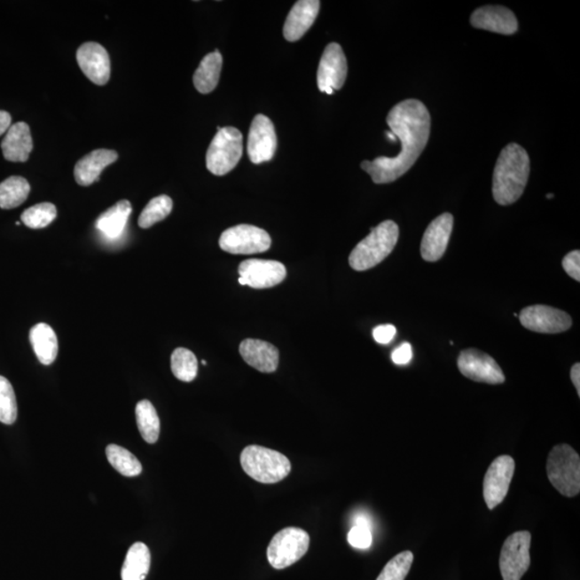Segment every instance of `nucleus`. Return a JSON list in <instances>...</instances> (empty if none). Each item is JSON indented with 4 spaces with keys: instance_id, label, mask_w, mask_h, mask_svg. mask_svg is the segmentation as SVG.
I'll use <instances>...</instances> for the list:
<instances>
[{
    "instance_id": "41",
    "label": "nucleus",
    "mask_w": 580,
    "mask_h": 580,
    "mask_svg": "<svg viewBox=\"0 0 580 580\" xmlns=\"http://www.w3.org/2000/svg\"><path fill=\"white\" fill-rule=\"evenodd\" d=\"M354 522H355V526L365 527L369 529L371 526V521L369 517L363 515V513H360V515L356 516Z\"/></svg>"
},
{
    "instance_id": "42",
    "label": "nucleus",
    "mask_w": 580,
    "mask_h": 580,
    "mask_svg": "<svg viewBox=\"0 0 580 580\" xmlns=\"http://www.w3.org/2000/svg\"><path fill=\"white\" fill-rule=\"evenodd\" d=\"M386 137H387V138H389L391 141L396 140L395 135L391 131H387L386 132Z\"/></svg>"
},
{
    "instance_id": "16",
    "label": "nucleus",
    "mask_w": 580,
    "mask_h": 580,
    "mask_svg": "<svg viewBox=\"0 0 580 580\" xmlns=\"http://www.w3.org/2000/svg\"><path fill=\"white\" fill-rule=\"evenodd\" d=\"M76 60L83 74L91 82L97 85H106L109 82L111 74L110 56L103 45L96 43H86L76 51Z\"/></svg>"
},
{
    "instance_id": "26",
    "label": "nucleus",
    "mask_w": 580,
    "mask_h": 580,
    "mask_svg": "<svg viewBox=\"0 0 580 580\" xmlns=\"http://www.w3.org/2000/svg\"><path fill=\"white\" fill-rule=\"evenodd\" d=\"M151 568V553L144 543L129 548L121 568V580H145Z\"/></svg>"
},
{
    "instance_id": "34",
    "label": "nucleus",
    "mask_w": 580,
    "mask_h": 580,
    "mask_svg": "<svg viewBox=\"0 0 580 580\" xmlns=\"http://www.w3.org/2000/svg\"><path fill=\"white\" fill-rule=\"evenodd\" d=\"M414 561V554L406 551L396 554L386 564L376 580H404Z\"/></svg>"
},
{
    "instance_id": "43",
    "label": "nucleus",
    "mask_w": 580,
    "mask_h": 580,
    "mask_svg": "<svg viewBox=\"0 0 580 580\" xmlns=\"http://www.w3.org/2000/svg\"><path fill=\"white\" fill-rule=\"evenodd\" d=\"M239 284L243 285L244 286V285H247L246 279L243 278H239Z\"/></svg>"
},
{
    "instance_id": "8",
    "label": "nucleus",
    "mask_w": 580,
    "mask_h": 580,
    "mask_svg": "<svg viewBox=\"0 0 580 580\" xmlns=\"http://www.w3.org/2000/svg\"><path fill=\"white\" fill-rule=\"evenodd\" d=\"M271 238L263 229L252 225H238L222 233L220 247L232 255H252L267 252Z\"/></svg>"
},
{
    "instance_id": "30",
    "label": "nucleus",
    "mask_w": 580,
    "mask_h": 580,
    "mask_svg": "<svg viewBox=\"0 0 580 580\" xmlns=\"http://www.w3.org/2000/svg\"><path fill=\"white\" fill-rule=\"evenodd\" d=\"M171 370L177 380L190 383L198 373L196 356L190 349H176L171 356Z\"/></svg>"
},
{
    "instance_id": "44",
    "label": "nucleus",
    "mask_w": 580,
    "mask_h": 580,
    "mask_svg": "<svg viewBox=\"0 0 580 580\" xmlns=\"http://www.w3.org/2000/svg\"><path fill=\"white\" fill-rule=\"evenodd\" d=\"M547 198L548 200H552V198H553V193H548Z\"/></svg>"
},
{
    "instance_id": "3",
    "label": "nucleus",
    "mask_w": 580,
    "mask_h": 580,
    "mask_svg": "<svg viewBox=\"0 0 580 580\" xmlns=\"http://www.w3.org/2000/svg\"><path fill=\"white\" fill-rule=\"evenodd\" d=\"M398 239L399 227L395 222L380 223L350 253L349 266L359 272L378 266L394 251Z\"/></svg>"
},
{
    "instance_id": "38",
    "label": "nucleus",
    "mask_w": 580,
    "mask_h": 580,
    "mask_svg": "<svg viewBox=\"0 0 580 580\" xmlns=\"http://www.w3.org/2000/svg\"><path fill=\"white\" fill-rule=\"evenodd\" d=\"M411 358H413V349L410 343H404L396 348L393 355H391V359L394 363L398 365H405L411 363Z\"/></svg>"
},
{
    "instance_id": "40",
    "label": "nucleus",
    "mask_w": 580,
    "mask_h": 580,
    "mask_svg": "<svg viewBox=\"0 0 580 580\" xmlns=\"http://www.w3.org/2000/svg\"><path fill=\"white\" fill-rule=\"evenodd\" d=\"M571 380L577 390L578 396H580V364H575L571 370Z\"/></svg>"
},
{
    "instance_id": "32",
    "label": "nucleus",
    "mask_w": 580,
    "mask_h": 580,
    "mask_svg": "<svg viewBox=\"0 0 580 580\" xmlns=\"http://www.w3.org/2000/svg\"><path fill=\"white\" fill-rule=\"evenodd\" d=\"M56 216H58V210L53 203L43 202L25 210L21 220L28 228L43 229L48 227Z\"/></svg>"
},
{
    "instance_id": "7",
    "label": "nucleus",
    "mask_w": 580,
    "mask_h": 580,
    "mask_svg": "<svg viewBox=\"0 0 580 580\" xmlns=\"http://www.w3.org/2000/svg\"><path fill=\"white\" fill-rule=\"evenodd\" d=\"M310 546L308 532L299 528H286L278 532L268 547L269 563L277 569L286 568L299 561Z\"/></svg>"
},
{
    "instance_id": "11",
    "label": "nucleus",
    "mask_w": 580,
    "mask_h": 580,
    "mask_svg": "<svg viewBox=\"0 0 580 580\" xmlns=\"http://www.w3.org/2000/svg\"><path fill=\"white\" fill-rule=\"evenodd\" d=\"M519 319L523 327L533 333L556 334L572 327V318L561 310L548 305H531L522 310Z\"/></svg>"
},
{
    "instance_id": "35",
    "label": "nucleus",
    "mask_w": 580,
    "mask_h": 580,
    "mask_svg": "<svg viewBox=\"0 0 580 580\" xmlns=\"http://www.w3.org/2000/svg\"><path fill=\"white\" fill-rule=\"evenodd\" d=\"M348 538L354 548L368 549L372 545V533L369 528L354 526L350 529Z\"/></svg>"
},
{
    "instance_id": "12",
    "label": "nucleus",
    "mask_w": 580,
    "mask_h": 580,
    "mask_svg": "<svg viewBox=\"0 0 580 580\" xmlns=\"http://www.w3.org/2000/svg\"><path fill=\"white\" fill-rule=\"evenodd\" d=\"M458 368L466 378L480 383H505L506 375L491 356L476 349L463 350L458 357Z\"/></svg>"
},
{
    "instance_id": "4",
    "label": "nucleus",
    "mask_w": 580,
    "mask_h": 580,
    "mask_svg": "<svg viewBox=\"0 0 580 580\" xmlns=\"http://www.w3.org/2000/svg\"><path fill=\"white\" fill-rule=\"evenodd\" d=\"M240 460L244 472L258 482H281L292 471V463L286 456L259 445L246 447Z\"/></svg>"
},
{
    "instance_id": "28",
    "label": "nucleus",
    "mask_w": 580,
    "mask_h": 580,
    "mask_svg": "<svg viewBox=\"0 0 580 580\" xmlns=\"http://www.w3.org/2000/svg\"><path fill=\"white\" fill-rule=\"evenodd\" d=\"M30 185L22 176H10L0 183V208L4 210L18 208L27 201Z\"/></svg>"
},
{
    "instance_id": "1",
    "label": "nucleus",
    "mask_w": 580,
    "mask_h": 580,
    "mask_svg": "<svg viewBox=\"0 0 580 580\" xmlns=\"http://www.w3.org/2000/svg\"><path fill=\"white\" fill-rule=\"evenodd\" d=\"M386 121L400 140L402 149L395 157L381 156L361 162V169L368 172L376 184L394 182L408 172L419 159L430 137V114L419 100L402 101L390 110Z\"/></svg>"
},
{
    "instance_id": "25",
    "label": "nucleus",
    "mask_w": 580,
    "mask_h": 580,
    "mask_svg": "<svg viewBox=\"0 0 580 580\" xmlns=\"http://www.w3.org/2000/svg\"><path fill=\"white\" fill-rule=\"evenodd\" d=\"M131 211L130 202L121 200L97 218L96 228L109 239L119 238L124 231Z\"/></svg>"
},
{
    "instance_id": "24",
    "label": "nucleus",
    "mask_w": 580,
    "mask_h": 580,
    "mask_svg": "<svg viewBox=\"0 0 580 580\" xmlns=\"http://www.w3.org/2000/svg\"><path fill=\"white\" fill-rule=\"evenodd\" d=\"M223 67V56L216 50L201 60L200 67L193 74V85L200 93L210 94L216 89Z\"/></svg>"
},
{
    "instance_id": "21",
    "label": "nucleus",
    "mask_w": 580,
    "mask_h": 580,
    "mask_svg": "<svg viewBox=\"0 0 580 580\" xmlns=\"http://www.w3.org/2000/svg\"><path fill=\"white\" fill-rule=\"evenodd\" d=\"M119 155L114 150H95L81 159L74 167V177L81 186H90L99 180L101 172L118 161Z\"/></svg>"
},
{
    "instance_id": "18",
    "label": "nucleus",
    "mask_w": 580,
    "mask_h": 580,
    "mask_svg": "<svg viewBox=\"0 0 580 580\" xmlns=\"http://www.w3.org/2000/svg\"><path fill=\"white\" fill-rule=\"evenodd\" d=\"M471 24L473 27L501 35H513L518 29L515 14L510 9L501 6L475 10L471 15Z\"/></svg>"
},
{
    "instance_id": "20",
    "label": "nucleus",
    "mask_w": 580,
    "mask_h": 580,
    "mask_svg": "<svg viewBox=\"0 0 580 580\" xmlns=\"http://www.w3.org/2000/svg\"><path fill=\"white\" fill-rule=\"evenodd\" d=\"M240 354L247 364L263 373H272L278 369V349L266 341L255 339L242 341Z\"/></svg>"
},
{
    "instance_id": "17",
    "label": "nucleus",
    "mask_w": 580,
    "mask_h": 580,
    "mask_svg": "<svg viewBox=\"0 0 580 580\" xmlns=\"http://www.w3.org/2000/svg\"><path fill=\"white\" fill-rule=\"evenodd\" d=\"M454 216L450 213L436 217L426 229L422 238L420 253L426 262L435 263L440 261L449 246Z\"/></svg>"
},
{
    "instance_id": "27",
    "label": "nucleus",
    "mask_w": 580,
    "mask_h": 580,
    "mask_svg": "<svg viewBox=\"0 0 580 580\" xmlns=\"http://www.w3.org/2000/svg\"><path fill=\"white\" fill-rule=\"evenodd\" d=\"M136 419L141 436L149 444H154L161 434L160 417L154 405L147 400L140 401L136 406Z\"/></svg>"
},
{
    "instance_id": "15",
    "label": "nucleus",
    "mask_w": 580,
    "mask_h": 580,
    "mask_svg": "<svg viewBox=\"0 0 580 580\" xmlns=\"http://www.w3.org/2000/svg\"><path fill=\"white\" fill-rule=\"evenodd\" d=\"M239 276L246 279L249 287L266 289L281 284L286 278L287 271L282 263L247 259L239 266Z\"/></svg>"
},
{
    "instance_id": "19",
    "label": "nucleus",
    "mask_w": 580,
    "mask_h": 580,
    "mask_svg": "<svg viewBox=\"0 0 580 580\" xmlns=\"http://www.w3.org/2000/svg\"><path fill=\"white\" fill-rule=\"evenodd\" d=\"M319 8L318 0H300L294 4L284 24L285 39L290 43L302 39L317 20Z\"/></svg>"
},
{
    "instance_id": "37",
    "label": "nucleus",
    "mask_w": 580,
    "mask_h": 580,
    "mask_svg": "<svg viewBox=\"0 0 580 580\" xmlns=\"http://www.w3.org/2000/svg\"><path fill=\"white\" fill-rule=\"evenodd\" d=\"M396 334L394 325H380L373 329V338L380 344H389Z\"/></svg>"
},
{
    "instance_id": "31",
    "label": "nucleus",
    "mask_w": 580,
    "mask_h": 580,
    "mask_svg": "<svg viewBox=\"0 0 580 580\" xmlns=\"http://www.w3.org/2000/svg\"><path fill=\"white\" fill-rule=\"evenodd\" d=\"M172 208L173 202L169 196L161 195L153 198L139 216V226L147 229L164 221L170 215Z\"/></svg>"
},
{
    "instance_id": "9",
    "label": "nucleus",
    "mask_w": 580,
    "mask_h": 580,
    "mask_svg": "<svg viewBox=\"0 0 580 580\" xmlns=\"http://www.w3.org/2000/svg\"><path fill=\"white\" fill-rule=\"evenodd\" d=\"M531 533L518 531L506 539L500 554L503 580H521L530 568Z\"/></svg>"
},
{
    "instance_id": "29",
    "label": "nucleus",
    "mask_w": 580,
    "mask_h": 580,
    "mask_svg": "<svg viewBox=\"0 0 580 580\" xmlns=\"http://www.w3.org/2000/svg\"><path fill=\"white\" fill-rule=\"evenodd\" d=\"M106 454L110 465L121 475L134 477L141 474L142 465L140 461L123 447L111 444L106 447Z\"/></svg>"
},
{
    "instance_id": "22",
    "label": "nucleus",
    "mask_w": 580,
    "mask_h": 580,
    "mask_svg": "<svg viewBox=\"0 0 580 580\" xmlns=\"http://www.w3.org/2000/svg\"><path fill=\"white\" fill-rule=\"evenodd\" d=\"M33 147L29 126L24 121L12 125L2 142L4 159L12 162L27 161Z\"/></svg>"
},
{
    "instance_id": "2",
    "label": "nucleus",
    "mask_w": 580,
    "mask_h": 580,
    "mask_svg": "<svg viewBox=\"0 0 580 580\" xmlns=\"http://www.w3.org/2000/svg\"><path fill=\"white\" fill-rule=\"evenodd\" d=\"M530 176V159L522 146L511 144L498 156L493 172L492 192L501 206H510L521 197Z\"/></svg>"
},
{
    "instance_id": "45",
    "label": "nucleus",
    "mask_w": 580,
    "mask_h": 580,
    "mask_svg": "<svg viewBox=\"0 0 580 580\" xmlns=\"http://www.w3.org/2000/svg\"><path fill=\"white\" fill-rule=\"evenodd\" d=\"M202 364H205V365H206V364H207V361H206V360H202Z\"/></svg>"
},
{
    "instance_id": "33",
    "label": "nucleus",
    "mask_w": 580,
    "mask_h": 580,
    "mask_svg": "<svg viewBox=\"0 0 580 580\" xmlns=\"http://www.w3.org/2000/svg\"><path fill=\"white\" fill-rule=\"evenodd\" d=\"M18 417L17 398L12 383L0 375V422L12 425Z\"/></svg>"
},
{
    "instance_id": "13",
    "label": "nucleus",
    "mask_w": 580,
    "mask_h": 580,
    "mask_svg": "<svg viewBox=\"0 0 580 580\" xmlns=\"http://www.w3.org/2000/svg\"><path fill=\"white\" fill-rule=\"evenodd\" d=\"M348 76V60L339 43L325 47L317 71V85L322 93L333 95L343 88Z\"/></svg>"
},
{
    "instance_id": "6",
    "label": "nucleus",
    "mask_w": 580,
    "mask_h": 580,
    "mask_svg": "<svg viewBox=\"0 0 580 580\" xmlns=\"http://www.w3.org/2000/svg\"><path fill=\"white\" fill-rule=\"evenodd\" d=\"M207 152L208 170L222 176L235 169L242 157L243 136L235 127H217Z\"/></svg>"
},
{
    "instance_id": "39",
    "label": "nucleus",
    "mask_w": 580,
    "mask_h": 580,
    "mask_svg": "<svg viewBox=\"0 0 580 580\" xmlns=\"http://www.w3.org/2000/svg\"><path fill=\"white\" fill-rule=\"evenodd\" d=\"M12 127V115L6 111L0 110V136L7 132Z\"/></svg>"
},
{
    "instance_id": "36",
    "label": "nucleus",
    "mask_w": 580,
    "mask_h": 580,
    "mask_svg": "<svg viewBox=\"0 0 580 580\" xmlns=\"http://www.w3.org/2000/svg\"><path fill=\"white\" fill-rule=\"evenodd\" d=\"M562 266L569 277L580 282V252L573 251L563 258Z\"/></svg>"
},
{
    "instance_id": "5",
    "label": "nucleus",
    "mask_w": 580,
    "mask_h": 580,
    "mask_svg": "<svg viewBox=\"0 0 580 580\" xmlns=\"http://www.w3.org/2000/svg\"><path fill=\"white\" fill-rule=\"evenodd\" d=\"M547 476L562 496L573 498L580 492V458L568 444L553 447L547 459Z\"/></svg>"
},
{
    "instance_id": "23",
    "label": "nucleus",
    "mask_w": 580,
    "mask_h": 580,
    "mask_svg": "<svg viewBox=\"0 0 580 580\" xmlns=\"http://www.w3.org/2000/svg\"><path fill=\"white\" fill-rule=\"evenodd\" d=\"M29 340L40 363L52 364L59 354V341L53 328L48 324H37L30 329Z\"/></svg>"
},
{
    "instance_id": "10",
    "label": "nucleus",
    "mask_w": 580,
    "mask_h": 580,
    "mask_svg": "<svg viewBox=\"0 0 580 580\" xmlns=\"http://www.w3.org/2000/svg\"><path fill=\"white\" fill-rule=\"evenodd\" d=\"M515 460L511 456L503 455L493 460L483 478V498L490 510L500 506L510 490Z\"/></svg>"
},
{
    "instance_id": "14",
    "label": "nucleus",
    "mask_w": 580,
    "mask_h": 580,
    "mask_svg": "<svg viewBox=\"0 0 580 580\" xmlns=\"http://www.w3.org/2000/svg\"><path fill=\"white\" fill-rule=\"evenodd\" d=\"M278 139L274 125L266 115L258 114L249 129L247 154L253 164L271 161L276 154Z\"/></svg>"
}]
</instances>
